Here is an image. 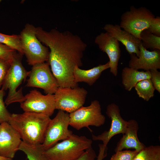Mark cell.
I'll return each instance as SVG.
<instances>
[{
    "label": "cell",
    "mask_w": 160,
    "mask_h": 160,
    "mask_svg": "<svg viewBox=\"0 0 160 160\" xmlns=\"http://www.w3.org/2000/svg\"><path fill=\"white\" fill-rule=\"evenodd\" d=\"M23 55L17 53L11 62L4 80L1 89L8 90L4 103L6 106L15 103L23 102L25 96L23 94L22 88L17 89L22 82L28 76L30 71H27L21 63Z\"/></svg>",
    "instance_id": "cell-4"
},
{
    "label": "cell",
    "mask_w": 160,
    "mask_h": 160,
    "mask_svg": "<svg viewBox=\"0 0 160 160\" xmlns=\"http://www.w3.org/2000/svg\"><path fill=\"white\" fill-rule=\"evenodd\" d=\"M92 140L84 136L73 134L68 139L45 150L49 160H75L92 147Z\"/></svg>",
    "instance_id": "cell-3"
},
{
    "label": "cell",
    "mask_w": 160,
    "mask_h": 160,
    "mask_svg": "<svg viewBox=\"0 0 160 160\" xmlns=\"http://www.w3.org/2000/svg\"><path fill=\"white\" fill-rule=\"evenodd\" d=\"M4 91L1 88L0 89V124L8 122L11 115L7 109L4 101Z\"/></svg>",
    "instance_id": "cell-27"
},
{
    "label": "cell",
    "mask_w": 160,
    "mask_h": 160,
    "mask_svg": "<svg viewBox=\"0 0 160 160\" xmlns=\"http://www.w3.org/2000/svg\"><path fill=\"white\" fill-rule=\"evenodd\" d=\"M51 120L45 114L33 112L11 114L8 122L19 134L23 142L36 144H42Z\"/></svg>",
    "instance_id": "cell-2"
},
{
    "label": "cell",
    "mask_w": 160,
    "mask_h": 160,
    "mask_svg": "<svg viewBox=\"0 0 160 160\" xmlns=\"http://www.w3.org/2000/svg\"><path fill=\"white\" fill-rule=\"evenodd\" d=\"M109 68L108 61L88 70L82 69L77 66L73 72L74 81L77 84L79 82H84L91 86L99 78L102 72Z\"/></svg>",
    "instance_id": "cell-18"
},
{
    "label": "cell",
    "mask_w": 160,
    "mask_h": 160,
    "mask_svg": "<svg viewBox=\"0 0 160 160\" xmlns=\"http://www.w3.org/2000/svg\"><path fill=\"white\" fill-rule=\"evenodd\" d=\"M87 94L83 87H59L54 94L55 109L71 113L83 106Z\"/></svg>",
    "instance_id": "cell-8"
},
{
    "label": "cell",
    "mask_w": 160,
    "mask_h": 160,
    "mask_svg": "<svg viewBox=\"0 0 160 160\" xmlns=\"http://www.w3.org/2000/svg\"><path fill=\"white\" fill-rule=\"evenodd\" d=\"M151 75V80L155 89L160 93V72L157 69L150 71Z\"/></svg>",
    "instance_id": "cell-30"
},
{
    "label": "cell",
    "mask_w": 160,
    "mask_h": 160,
    "mask_svg": "<svg viewBox=\"0 0 160 160\" xmlns=\"http://www.w3.org/2000/svg\"><path fill=\"white\" fill-rule=\"evenodd\" d=\"M155 17L146 7L136 8L132 6L129 10L121 15L119 25L122 29L140 39L141 33L148 29L151 20Z\"/></svg>",
    "instance_id": "cell-7"
},
{
    "label": "cell",
    "mask_w": 160,
    "mask_h": 160,
    "mask_svg": "<svg viewBox=\"0 0 160 160\" xmlns=\"http://www.w3.org/2000/svg\"><path fill=\"white\" fill-rule=\"evenodd\" d=\"M29 71L26 87L41 88L47 94H55L59 86L48 62L35 65Z\"/></svg>",
    "instance_id": "cell-10"
},
{
    "label": "cell",
    "mask_w": 160,
    "mask_h": 160,
    "mask_svg": "<svg viewBox=\"0 0 160 160\" xmlns=\"http://www.w3.org/2000/svg\"><path fill=\"white\" fill-rule=\"evenodd\" d=\"M1 1V0H0V3Z\"/></svg>",
    "instance_id": "cell-34"
},
{
    "label": "cell",
    "mask_w": 160,
    "mask_h": 160,
    "mask_svg": "<svg viewBox=\"0 0 160 160\" xmlns=\"http://www.w3.org/2000/svg\"><path fill=\"white\" fill-rule=\"evenodd\" d=\"M103 28L105 32L110 33L119 42H121L129 55L135 54L139 57L141 43L140 39L122 29L118 25L107 24L104 25Z\"/></svg>",
    "instance_id": "cell-16"
},
{
    "label": "cell",
    "mask_w": 160,
    "mask_h": 160,
    "mask_svg": "<svg viewBox=\"0 0 160 160\" xmlns=\"http://www.w3.org/2000/svg\"><path fill=\"white\" fill-rule=\"evenodd\" d=\"M140 40L142 46L147 49L160 50V37L154 35L147 29L141 32Z\"/></svg>",
    "instance_id": "cell-22"
},
{
    "label": "cell",
    "mask_w": 160,
    "mask_h": 160,
    "mask_svg": "<svg viewBox=\"0 0 160 160\" xmlns=\"http://www.w3.org/2000/svg\"><path fill=\"white\" fill-rule=\"evenodd\" d=\"M69 125L75 129L79 130L86 127L92 130L89 126L99 127L105 123V118L101 112L99 102L96 100L91 101L89 105L82 106L69 113Z\"/></svg>",
    "instance_id": "cell-6"
},
{
    "label": "cell",
    "mask_w": 160,
    "mask_h": 160,
    "mask_svg": "<svg viewBox=\"0 0 160 160\" xmlns=\"http://www.w3.org/2000/svg\"><path fill=\"white\" fill-rule=\"evenodd\" d=\"M106 113L111 120L110 129L98 135H92L93 140L102 141L105 147H107L108 143L113 136L118 134H124L128 123V121L124 120L121 116L119 106L114 103L107 105Z\"/></svg>",
    "instance_id": "cell-12"
},
{
    "label": "cell",
    "mask_w": 160,
    "mask_h": 160,
    "mask_svg": "<svg viewBox=\"0 0 160 160\" xmlns=\"http://www.w3.org/2000/svg\"><path fill=\"white\" fill-rule=\"evenodd\" d=\"M138 57L135 54L130 55L129 67L145 71L160 68V50L149 51L143 47L140 43Z\"/></svg>",
    "instance_id": "cell-15"
},
{
    "label": "cell",
    "mask_w": 160,
    "mask_h": 160,
    "mask_svg": "<svg viewBox=\"0 0 160 160\" xmlns=\"http://www.w3.org/2000/svg\"><path fill=\"white\" fill-rule=\"evenodd\" d=\"M11 63L0 59V88L2 86Z\"/></svg>",
    "instance_id": "cell-29"
},
{
    "label": "cell",
    "mask_w": 160,
    "mask_h": 160,
    "mask_svg": "<svg viewBox=\"0 0 160 160\" xmlns=\"http://www.w3.org/2000/svg\"><path fill=\"white\" fill-rule=\"evenodd\" d=\"M35 33L39 41L49 49L47 62L59 87H78L73 72L76 67L82 65L86 44L79 35L68 31L61 32L53 29L47 31L38 27Z\"/></svg>",
    "instance_id": "cell-1"
},
{
    "label": "cell",
    "mask_w": 160,
    "mask_h": 160,
    "mask_svg": "<svg viewBox=\"0 0 160 160\" xmlns=\"http://www.w3.org/2000/svg\"><path fill=\"white\" fill-rule=\"evenodd\" d=\"M69 123V113L59 110L56 116L51 119L47 127L42 144L45 150L71 136L73 132L68 129Z\"/></svg>",
    "instance_id": "cell-9"
},
{
    "label": "cell",
    "mask_w": 160,
    "mask_h": 160,
    "mask_svg": "<svg viewBox=\"0 0 160 160\" xmlns=\"http://www.w3.org/2000/svg\"><path fill=\"white\" fill-rule=\"evenodd\" d=\"M0 160H13L12 159L0 156Z\"/></svg>",
    "instance_id": "cell-33"
},
{
    "label": "cell",
    "mask_w": 160,
    "mask_h": 160,
    "mask_svg": "<svg viewBox=\"0 0 160 160\" xmlns=\"http://www.w3.org/2000/svg\"><path fill=\"white\" fill-rule=\"evenodd\" d=\"M23 54L28 63L32 66L48 60V48L43 45L37 37L35 27L27 23L19 35Z\"/></svg>",
    "instance_id": "cell-5"
},
{
    "label": "cell",
    "mask_w": 160,
    "mask_h": 160,
    "mask_svg": "<svg viewBox=\"0 0 160 160\" xmlns=\"http://www.w3.org/2000/svg\"><path fill=\"white\" fill-rule=\"evenodd\" d=\"M17 53L16 50L0 43V59L11 63Z\"/></svg>",
    "instance_id": "cell-26"
},
{
    "label": "cell",
    "mask_w": 160,
    "mask_h": 160,
    "mask_svg": "<svg viewBox=\"0 0 160 160\" xmlns=\"http://www.w3.org/2000/svg\"><path fill=\"white\" fill-rule=\"evenodd\" d=\"M0 43L4 44L24 54L19 35H7L0 33Z\"/></svg>",
    "instance_id": "cell-24"
},
{
    "label": "cell",
    "mask_w": 160,
    "mask_h": 160,
    "mask_svg": "<svg viewBox=\"0 0 160 160\" xmlns=\"http://www.w3.org/2000/svg\"><path fill=\"white\" fill-rule=\"evenodd\" d=\"M133 160H160V146L145 147L138 152Z\"/></svg>",
    "instance_id": "cell-23"
},
{
    "label": "cell",
    "mask_w": 160,
    "mask_h": 160,
    "mask_svg": "<svg viewBox=\"0 0 160 160\" xmlns=\"http://www.w3.org/2000/svg\"><path fill=\"white\" fill-rule=\"evenodd\" d=\"M99 146V152L96 160H103L107 156V149L102 145H100Z\"/></svg>",
    "instance_id": "cell-32"
},
{
    "label": "cell",
    "mask_w": 160,
    "mask_h": 160,
    "mask_svg": "<svg viewBox=\"0 0 160 160\" xmlns=\"http://www.w3.org/2000/svg\"><path fill=\"white\" fill-rule=\"evenodd\" d=\"M95 43L99 49L105 53L109 59L110 72L115 76L118 73V66L121 56L119 42L110 33L102 32L95 37Z\"/></svg>",
    "instance_id": "cell-13"
},
{
    "label": "cell",
    "mask_w": 160,
    "mask_h": 160,
    "mask_svg": "<svg viewBox=\"0 0 160 160\" xmlns=\"http://www.w3.org/2000/svg\"><path fill=\"white\" fill-rule=\"evenodd\" d=\"M20 106L24 112L41 113L49 117L56 109L54 95H44L36 89L25 96V100Z\"/></svg>",
    "instance_id": "cell-11"
},
{
    "label": "cell",
    "mask_w": 160,
    "mask_h": 160,
    "mask_svg": "<svg viewBox=\"0 0 160 160\" xmlns=\"http://www.w3.org/2000/svg\"><path fill=\"white\" fill-rule=\"evenodd\" d=\"M122 83L125 89L131 91L139 81L145 79H150V71H139L129 67L123 68L121 73Z\"/></svg>",
    "instance_id": "cell-19"
},
{
    "label": "cell",
    "mask_w": 160,
    "mask_h": 160,
    "mask_svg": "<svg viewBox=\"0 0 160 160\" xmlns=\"http://www.w3.org/2000/svg\"><path fill=\"white\" fill-rule=\"evenodd\" d=\"M96 158L95 152L91 147L87 149L75 160H96Z\"/></svg>",
    "instance_id": "cell-31"
},
{
    "label": "cell",
    "mask_w": 160,
    "mask_h": 160,
    "mask_svg": "<svg viewBox=\"0 0 160 160\" xmlns=\"http://www.w3.org/2000/svg\"><path fill=\"white\" fill-rule=\"evenodd\" d=\"M19 150L26 155L28 160H49L42 144H31L22 141Z\"/></svg>",
    "instance_id": "cell-20"
},
{
    "label": "cell",
    "mask_w": 160,
    "mask_h": 160,
    "mask_svg": "<svg viewBox=\"0 0 160 160\" xmlns=\"http://www.w3.org/2000/svg\"><path fill=\"white\" fill-rule=\"evenodd\" d=\"M138 152L135 150L117 151L112 156L110 160H133Z\"/></svg>",
    "instance_id": "cell-25"
},
{
    "label": "cell",
    "mask_w": 160,
    "mask_h": 160,
    "mask_svg": "<svg viewBox=\"0 0 160 160\" xmlns=\"http://www.w3.org/2000/svg\"><path fill=\"white\" fill-rule=\"evenodd\" d=\"M147 30L154 35L160 37V17L159 16H157L152 19Z\"/></svg>",
    "instance_id": "cell-28"
},
{
    "label": "cell",
    "mask_w": 160,
    "mask_h": 160,
    "mask_svg": "<svg viewBox=\"0 0 160 160\" xmlns=\"http://www.w3.org/2000/svg\"><path fill=\"white\" fill-rule=\"evenodd\" d=\"M128 121L126 131L115 149V152L124 149H134L139 152L146 147L138 138L137 133L139 126L137 122L134 119H131Z\"/></svg>",
    "instance_id": "cell-17"
},
{
    "label": "cell",
    "mask_w": 160,
    "mask_h": 160,
    "mask_svg": "<svg viewBox=\"0 0 160 160\" xmlns=\"http://www.w3.org/2000/svg\"><path fill=\"white\" fill-rule=\"evenodd\" d=\"M22 140L18 132L8 122L0 124V156L12 159Z\"/></svg>",
    "instance_id": "cell-14"
},
{
    "label": "cell",
    "mask_w": 160,
    "mask_h": 160,
    "mask_svg": "<svg viewBox=\"0 0 160 160\" xmlns=\"http://www.w3.org/2000/svg\"><path fill=\"white\" fill-rule=\"evenodd\" d=\"M135 88L139 97L148 101L154 95L155 89L150 79H145L138 82Z\"/></svg>",
    "instance_id": "cell-21"
}]
</instances>
